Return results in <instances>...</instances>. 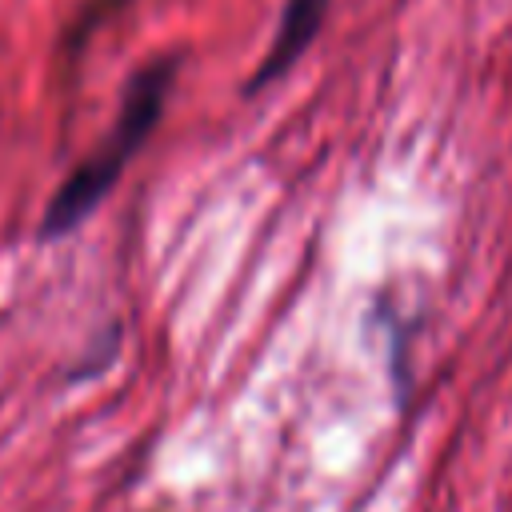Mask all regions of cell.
Segmentation results:
<instances>
[{
    "label": "cell",
    "mask_w": 512,
    "mask_h": 512,
    "mask_svg": "<svg viewBox=\"0 0 512 512\" xmlns=\"http://www.w3.org/2000/svg\"><path fill=\"white\" fill-rule=\"evenodd\" d=\"M176 56H160L152 64H144L124 96H120V112H116V124L108 128V136L72 168V176L56 188V196L48 200L44 208V224L40 232L44 236H64L72 228H80L96 208L100 200L116 188V180L124 176V168L132 164V156L144 148V140L152 136V128L160 124L164 116V104H168V92H172V80H176Z\"/></svg>",
    "instance_id": "obj_1"
},
{
    "label": "cell",
    "mask_w": 512,
    "mask_h": 512,
    "mask_svg": "<svg viewBox=\"0 0 512 512\" xmlns=\"http://www.w3.org/2000/svg\"><path fill=\"white\" fill-rule=\"evenodd\" d=\"M324 12H328V0H284L272 44H268L264 60L256 64V72L244 80V96H256V92H264L268 84H276L280 76L292 72V64L312 48V40L324 24Z\"/></svg>",
    "instance_id": "obj_2"
}]
</instances>
